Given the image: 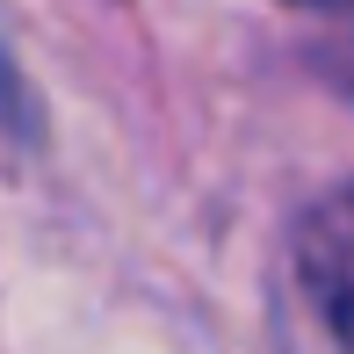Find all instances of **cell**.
<instances>
[{
    "label": "cell",
    "instance_id": "6da1fadb",
    "mask_svg": "<svg viewBox=\"0 0 354 354\" xmlns=\"http://www.w3.org/2000/svg\"><path fill=\"white\" fill-rule=\"evenodd\" d=\"M297 275L311 289L326 333L354 354V188H333L297 224Z\"/></svg>",
    "mask_w": 354,
    "mask_h": 354
},
{
    "label": "cell",
    "instance_id": "7a4b0ae2",
    "mask_svg": "<svg viewBox=\"0 0 354 354\" xmlns=\"http://www.w3.org/2000/svg\"><path fill=\"white\" fill-rule=\"evenodd\" d=\"M297 8H354V0H297Z\"/></svg>",
    "mask_w": 354,
    "mask_h": 354
}]
</instances>
